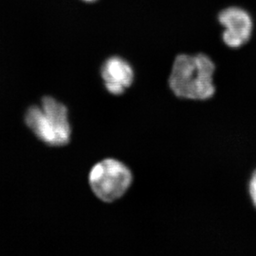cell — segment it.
Instances as JSON below:
<instances>
[{
	"label": "cell",
	"mask_w": 256,
	"mask_h": 256,
	"mask_svg": "<svg viewBox=\"0 0 256 256\" xmlns=\"http://www.w3.org/2000/svg\"><path fill=\"white\" fill-rule=\"evenodd\" d=\"M215 60L208 54H180L174 58L168 85L174 96L190 102H206L216 93Z\"/></svg>",
	"instance_id": "1"
},
{
	"label": "cell",
	"mask_w": 256,
	"mask_h": 256,
	"mask_svg": "<svg viewBox=\"0 0 256 256\" xmlns=\"http://www.w3.org/2000/svg\"><path fill=\"white\" fill-rule=\"evenodd\" d=\"M25 120L32 132L48 144L60 146L70 141L68 109L52 97H44L42 107L29 108Z\"/></svg>",
	"instance_id": "2"
},
{
	"label": "cell",
	"mask_w": 256,
	"mask_h": 256,
	"mask_svg": "<svg viewBox=\"0 0 256 256\" xmlns=\"http://www.w3.org/2000/svg\"><path fill=\"white\" fill-rule=\"evenodd\" d=\"M133 182L128 167L114 160H106L94 165L90 172L92 191L100 200L112 202L120 198Z\"/></svg>",
	"instance_id": "3"
},
{
	"label": "cell",
	"mask_w": 256,
	"mask_h": 256,
	"mask_svg": "<svg viewBox=\"0 0 256 256\" xmlns=\"http://www.w3.org/2000/svg\"><path fill=\"white\" fill-rule=\"evenodd\" d=\"M218 20L222 28V40L229 48H242L252 40L254 18L244 8L237 5L224 8L218 12Z\"/></svg>",
	"instance_id": "4"
},
{
	"label": "cell",
	"mask_w": 256,
	"mask_h": 256,
	"mask_svg": "<svg viewBox=\"0 0 256 256\" xmlns=\"http://www.w3.org/2000/svg\"><path fill=\"white\" fill-rule=\"evenodd\" d=\"M102 76L107 90L113 94H123L133 84L134 78L130 64L118 56L109 58L104 62Z\"/></svg>",
	"instance_id": "5"
},
{
	"label": "cell",
	"mask_w": 256,
	"mask_h": 256,
	"mask_svg": "<svg viewBox=\"0 0 256 256\" xmlns=\"http://www.w3.org/2000/svg\"><path fill=\"white\" fill-rule=\"evenodd\" d=\"M247 190H248L250 200L252 202V205L256 210V168H254L250 174Z\"/></svg>",
	"instance_id": "6"
},
{
	"label": "cell",
	"mask_w": 256,
	"mask_h": 256,
	"mask_svg": "<svg viewBox=\"0 0 256 256\" xmlns=\"http://www.w3.org/2000/svg\"><path fill=\"white\" fill-rule=\"evenodd\" d=\"M84 1H86V2H93V1H96V0H84Z\"/></svg>",
	"instance_id": "7"
}]
</instances>
